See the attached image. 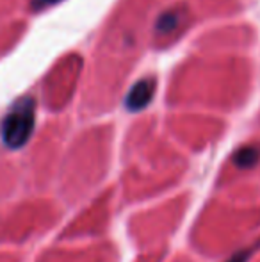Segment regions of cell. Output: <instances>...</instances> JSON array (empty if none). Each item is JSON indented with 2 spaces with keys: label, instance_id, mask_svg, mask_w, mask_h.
Segmentation results:
<instances>
[{
  "label": "cell",
  "instance_id": "6da1fadb",
  "mask_svg": "<svg viewBox=\"0 0 260 262\" xmlns=\"http://www.w3.org/2000/svg\"><path fill=\"white\" fill-rule=\"evenodd\" d=\"M36 111L34 102L31 98L20 100L2 123V139L9 148H20L29 141L32 130H34Z\"/></svg>",
  "mask_w": 260,
  "mask_h": 262
},
{
  "label": "cell",
  "instance_id": "7a4b0ae2",
  "mask_svg": "<svg viewBox=\"0 0 260 262\" xmlns=\"http://www.w3.org/2000/svg\"><path fill=\"white\" fill-rule=\"evenodd\" d=\"M155 95V80L153 79H143L130 90L127 97V107L130 111H141L150 104V100Z\"/></svg>",
  "mask_w": 260,
  "mask_h": 262
},
{
  "label": "cell",
  "instance_id": "3957f363",
  "mask_svg": "<svg viewBox=\"0 0 260 262\" xmlns=\"http://www.w3.org/2000/svg\"><path fill=\"white\" fill-rule=\"evenodd\" d=\"M258 157H260V150L257 146H244V148H241L235 154L233 161H235V164L239 168H251V166L257 164Z\"/></svg>",
  "mask_w": 260,
  "mask_h": 262
},
{
  "label": "cell",
  "instance_id": "277c9868",
  "mask_svg": "<svg viewBox=\"0 0 260 262\" xmlns=\"http://www.w3.org/2000/svg\"><path fill=\"white\" fill-rule=\"evenodd\" d=\"M180 13H177V11H171V13H166L162 18L159 20V31L160 32H171L175 27L178 25V21H180Z\"/></svg>",
  "mask_w": 260,
  "mask_h": 262
},
{
  "label": "cell",
  "instance_id": "5b68a950",
  "mask_svg": "<svg viewBox=\"0 0 260 262\" xmlns=\"http://www.w3.org/2000/svg\"><path fill=\"white\" fill-rule=\"evenodd\" d=\"M57 2H61V0H32V6H34V9H43V7L52 6V4Z\"/></svg>",
  "mask_w": 260,
  "mask_h": 262
}]
</instances>
